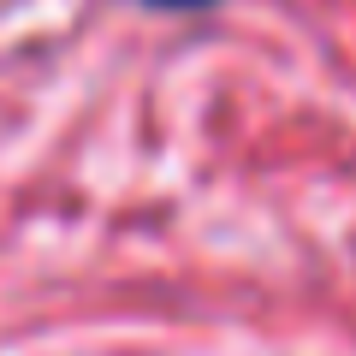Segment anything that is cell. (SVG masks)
Segmentation results:
<instances>
[{"instance_id":"obj_1","label":"cell","mask_w":356,"mask_h":356,"mask_svg":"<svg viewBox=\"0 0 356 356\" xmlns=\"http://www.w3.org/2000/svg\"><path fill=\"white\" fill-rule=\"evenodd\" d=\"M143 6H161V13H202L214 0H143Z\"/></svg>"}]
</instances>
